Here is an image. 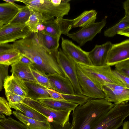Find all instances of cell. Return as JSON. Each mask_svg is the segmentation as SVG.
I'll use <instances>...</instances> for the list:
<instances>
[{
	"instance_id": "obj_24",
	"label": "cell",
	"mask_w": 129,
	"mask_h": 129,
	"mask_svg": "<svg viewBox=\"0 0 129 129\" xmlns=\"http://www.w3.org/2000/svg\"><path fill=\"white\" fill-rule=\"evenodd\" d=\"M20 9L9 3H0V22L3 25L9 23Z\"/></svg>"
},
{
	"instance_id": "obj_3",
	"label": "cell",
	"mask_w": 129,
	"mask_h": 129,
	"mask_svg": "<svg viewBox=\"0 0 129 129\" xmlns=\"http://www.w3.org/2000/svg\"><path fill=\"white\" fill-rule=\"evenodd\" d=\"M24 3L32 11L41 13L43 16V22L56 17L63 18L68 15L70 6L69 0L58 5L55 4L52 0H15Z\"/></svg>"
},
{
	"instance_id": "obj_17",
	"label": "cell",
	"mask_w": 129,
	"mask_h": 129,
	"mask_svg": "<svg viewBox=\"0 0 129 129\" xmlns=\"http://www.w3.org/2000/svg\"><path fill=\"white\" fill-rule=\"evenodd\" d=\"M36 34L39 42L43 47L55 58L60 37H53L43 32H39Z\"/></svg>"
},
{
	"instance_id": "obj_15",
	"label": "cell",
	"mask_w": 129,
	"mask_h": 129,
	"mask_svg": "<svg viewBox=\"0 0 129 129\" xmlns=\"http://www.w3.org/2000/svg\"><path fill=\"white\" fill-rule=\"evenodd\" d=\"M47 76L52 89L61 94H75L73 85L67 76L57 73L47 74Z\"/></svg>"
},
{
	"instance_id": "obj_11",
	"label": "cell",
	"mask_w": 129,
	"mask_h": 129,
	"mask_svg": "<svg viewBox=\"0 0 129 129\" xmlns=\"http://www.w3.org/2000/svg\"><path fill=\"white\" fill-rule=\"evenodd\" d=\"M76 66L78 81L82 94L91 99H105V94L101 89L81 71L77 64Z\"/></svg>"
},
{
	"instance_id": "obj_39",
	"label": "cell",
	"mask_w": 129,
	"mask_h": 129,
	"mask_svg": "<svg viewBox=\"0 0 129 129\" xmlns=\"http://www.w3.org/2000/svg\"><path fill=\"white\" fill-rule=\"evenodd\" d=\"M51 129H71V123L69 121L62 125L54 122H50Z\"/></svg>"
},
{
	"instance_id": "obj_37",
	"label": "cell",
	"mask_w": 129,
	"mask_h": 129,
	"mask_svg": "<svg viewBox=\"0 0 129 129\" xmlns=\"http://www.w3.org/2000/svg\"><path fill=\"white\" fill-rule=\"evenodd\" d=\"M114 74L123 84L125 86L129 88V77L119 73L115 70H112Z\"/></svg>"
},
{
	"instance_id": "obj_10",
	"label": "cell",
	"mask_w": 129,
	"mask_h": 129,
	"mask_svg": "<svg viewBox=\"0 0 129 129\" xmlns=\"http://www.w3.org/2000/svg\"><path fill=\"white\" fill-rule=\"evenodd\" d=\"M45 27L42 32L54 37H60L61 34L67 35L72 28L73 19L53 18L42 22Z\"/></svg>"
},
{
	"instance_id": "obj_18",
	"label": "cell",
	"mask_w": 129,
	"mask_h": 129,
	"mask_svg": "<svg viewBox=\"0 0 129 129\" xmlns=\"http://www.w3.org/2000/svg\"><path fill=\"white\" fill-rule=\"evenodd\" d=\"M11 66L10 72L15 77L23 81L38 83L32 74L30 65L22 63L18 61Z\"/></svg>"
},
{
	"instance_id": "obj_28",
	"label": "cell",
	"mask_w": 129,
	"mask_h": 129,
	"mask_svg": "<svg viewBox=\"0 0 129 129\" xmlns=\"http://www.w3.org/2000/svg\"><path fill=\"white\" fill-rule=\"evenodd\" d=\"M0 129H29L21 121L11 117L0 120Z\"/></svg>"
},
{
	"instance_id": "obj_32",
	"label": "cell",
	"mask_w": 129,
	"mask_h": 129,
	"mask_svg": "<svg viewBox=\"0 0 129 129\" xmlns=\"http://www.w3.org/2000/svg\"><path fill=\"white\" fill-rule=\"evenodd\" d=\"M62 96L68 101L79 105H82L86 103L90 98L83 94L68 95L61 94Z\"/></svg>"
},
{
	"instance_id": "obj_1",
	"label": "cell",
	"mask_w": 129,
	"mask_h": 129,
	"mask_svg": "<svg viewBox=\"0 0 129 129\" xmlns=\"http://www.w3.org/2000/svg\"><path fill=\"white\" fill-rule=\"evenodd\" d=\"M13 45L22 55L30 59L33 62L32 66L39 70L47 74L57 73L64 77L66 76L55 58L40 44L36 33H32L26 38L16 41Z\"/></svg>"
},
{
	"instance_id": "obj_23",
	"label": "cell",
	"mask_w": 129,
	"mask_h": 129,
	"mask_svg": "<svg viewBox=\"0 0 129 129\" xmlns=\"http://www.w3.org/2000/svg\"><path fill=\"white\" fill-rule=\"evenodd\" d=\"M97 14L96 11L93 10L84 11L73 19L72 28L83 27L95 22Z\"/></svg>"
},
{
	"instance_id": "obj_36",
	"label": "cell",
	"mask_w": 129,
	"mask_h": 129,
	"mask_svg": "<svg viewBox=\"0 0 129 129\" xmlns=\"http://www.w3.org/2000/svg\"><path fill=\"white\" fill-rule=\"evenodd\" d=\"M9 66L0 64V91L3 88L4 81L9 76Z\"/></svg>"
},
{
	"instance_id": "obj_41",
	"label": "cell",
	"mask_w": 129,
	"mask_h": 129,
	"mask_svg": "<svg viewBox=\"0 0 129 129\" xmlns=\"http://www.w3.org/2000/svg\"><path fill=\"white\" fill-rule=\"evenodd\" d=\"M15 48L13 44H0V53L13 50Z\"/></svg>"
},
{
	"instance_id": "obj_4",
	"label": "cell",
	"mask_w": 129,
	"mask_h": 129,
	"mask_svg": "<svg viewBox=\"0 0 129 129\" xmlns=\"http://www.w3.org/2000/svg\"><path fill=\"white\" fill-rule=\"evenodd\" d=\"M76 64L81 71L100 89L106 84L125 87L113 73L110 66L106 65L96 66Z\"/></svg>"
},
{
	"instance_id": "obj_47",
	"label": "cell",
	"mask_w": 129,
	"mask_h": 129,
	"mask_svg": "<svg viewBox=\"0 0 129 129\" xmlns=\"http://www.w3.org/2000/svg\"><path fill=\"white\" fill-rule=\"evenodd\" d=\"M6 118L3 113L0 111V120L4 119Z\"/></svg>"
},
{
	"instance_id": "obj_5",
	"label": "cell",
	"mask_w": 129,
	"mask_h": 129,
	"mask_svg": "<svg viewBox=\"0 0 129 129\" xmlns=\"http://www.w3.org/2000/svg\"><path fill=\"white\" fill-rule=\"evenodd\" d=\"M23 103L44 116L50 122H54L63 126L69 121L70 110H56L28 97L24 98Z\"/></svg>"
},
{
	"instance_id": "obj_19",
	"label": "cell",
	"mask_w": 129,
	"mask_h": 129,
	"mask_svg": "<svg viewBox=\"0 0 129 129\" xmlns=\"http://www.w3.org/2000/svg\"><path fill=\"white\" fill-rule=\"evenodd\" d=\"M13 115L29 129H51L50 122L41 121L28 118L19 111H13Z\"/></svg>"
},
{
	"instance_id": "obj_38",
	"label": "cell",
	"mask_w": 129,
	"mask_h": 129,
	"mask_svg": "<svg viewBox=\"0 0 129 129\" xmlns=\"http://www.w3.org/2000/svg\"><path fill=\"white\" fill-rule=\"evenodd\" d=\"M50 97L51 99L57 100H65L62 96L61 93L51 89L47 88Z\"/></svg>"
},
{
	"instance_id": "obj_29",
	"label": "cell",
	"mask_w": 129,
	"mask_h": 129,
	"mask_svg": "<svg viewBox=\"0 0 129 129\" xmlns=\"http://www.w3.org/2000/svg\"><path fill=\"white\" fill-rule=\"evenodd\" d=\"M31 11V14L25 24L32 33H36L37 26L39 23L43 22V16L40 13Z\"/></svg>"
},
{
	"instance_id": "obj_12",
	"label": "cell",
	"mask_w": 129,
	"mask_h": 129,
	"mask_svg": "<svg viewBox=\"0 0 129 129\" xmlns=\"http://www.w3.org/2000/svg\"><path fill=\"white\" fill-rule=\"evenodd\" d=\"M61 47L63 51L72 58L76 64L92 65L88 55V52L72 41L61 38Z\"/></svg>"
},
{
	"instance_id": "obj_43",
	"label": "cell",
	"mask_w": 129,
	"mask_h": 129,
	"mask_svg": "<svg viewBox=\"0 0 129 129\" xmlns=\"http://www.w3.org/2000/svg\"><path fill=\"white\" fill-rule=\"evenodd\" d=\"M117 34L128 37L129 36V26L126 27L120 31Z\"/></svg>"
},
{
	"instance_id": "obj_9",
	"label": "cell",
	"mask_w": 129,
	"mask_h": 129,
	"mask_svg": "<svg viewBox=\"0 0 129 129\" xmlns=\"http://www.w3.org/2000/svg\"><path fill=\"white\" fill-rule=\"evenodd\" d=\"M101 89L108 101L113 102L114 105L122 102H128L129 100V88L125 87L112 84H106Z\"/></svg>"
},
{
	"instance_id": "obj_44",
	"label": "cell",
	"mask_w": 129,
	"mask_h": 129,
	"mask_svg": "<svg viewBox=\"0 0 129 129\" xmlns=\"http://www.w3.org/2000/svg\"><path fill=\"white\" fill-rule=\"evenodd\" d=\"M45 28V26L42 22L39 23L36 28L37 33L43 31L44 30Z\"/></svg>"
},
{
	"instance_id": "obj_7",
	"label": "cell",
	"mask_w": 129,
	"mask_h": 129,
	"mask_svg": "<svg viewBox=\"0 0 129 129\" xmlns=\"http://www.w3.org/2000/svg\"><path fill=\"white\" fill-rule=\"evenodd\" d=\"M32 33L25 23L5 24L0 27V44L14 42L28 38Z\"/></svg>"
},
{
	"instance_id": "obj_22",
	"label": "cell",
	"mask_w": 129,
	"mask_h": 129,
	"mask_svg": "<svg viewBox=\"0 0 129 129\" xmlns=\"http://www.w3.org/2000/svg\"><path fill=\"white\" fill-rule=\"evenodd\" d=\"M9 105L11 108L20 111L28 118L41 121L47 120L46 118L42 114L23 103Z\"/></svg>"
},
{
	"instance_id": "obj_30",
	"label": "cell",
	"mask_w": 129,
	"mask_h": 129,
	"mask_svg": "<svg viewBox=\"0 0 129 129\" xmlns=\"http://www.w3.org/2000/svg\"><path fill=\"white\" fill-rule=\"evenodd\" d=\"M30 68L33 76L39 84L47 88L52 89L47 74L37 70L32 65L30 66Z\"/></svg>"
},
{
	"instance_id": "obj_26",
	"label": "cell",
	"mask_w": 129,
	"mask_h": 129,
	"mask_svg": "<svg viewBox=\"0 0 129 129\" xmlns=\"http://www.w3.org/2000/svg\"><path fill=\"white\" fill-rule=\"evenodd\" d=\"M21 55L19 51L16 48L0 53V64L11 66L19 60Z\"/></svg>"
},
{
	"instance_id": "obj_25",
	"label": "cell",
	"mask_w": 129,
	"mask_h": 129,
	"mask_svg": "<svg viewBox=\"0 0 129 129\" xmlns=\"http://www.w3.org/2000/svg\"><path fill=\"white\" fill-rule=\"evenodd\" d=\"M129 115V109L114 118L92 129H118L122 125L124 120Z\"/></svg>"
},
{
	"instance_id": "obj_20",
	"label": "cell",
	"mask_w": 129,
	"mask_h": 129,
	"mask_svg": "<svg viewBox=\"0 0 129 129\" xmlns=\"http://www.w3.org/2000/svg\"><path fill=\"white\" fill-rule=\"evenodd\" d=\"M37 100L47 106L60 110H70L73 111L79 105L66 100H55L50 97L38 99Z\"/></svg>"
},
{
	"instance_id": "obj_6",
	"label": "cell",
	"mask_w": 129,
	"mask_h": 129,
	"mask_svg": "<svg viewBox=\"0 0 129 129\" xmlns=\"http://www.w3.org/2000/svg\"><path fill=\"white\" fill-rule=\"evenodd\" d=\"M55 59L59 66L71 82L75 94H82L77 77L76 63L60 49L57 52Z\"/></svg>"
},
{
	"instance_id": "obj_14",
	"label": "cell",
	"mask_w": 129,
	"mask_h": 129,
	"mask_svg": "<svg viewBox=\"0 0 129 129\" xmlns=\"http://www.w3.org/2000/svg\"><path fill=\"white\" fill-rule=\"evenodd\" d=\"M112 44L108 41L101 45H96L88 55L92 65L101 66L106 65L108 53Z\"/></svg>"
},
{
	"instance_id": "obj_46",
	"label": "cell",
	"mask_w": 129,
	"mask_h": 129,
	"mask_svg": "<svg viewBox=\"0 0 129 129\" xmlns=\"http://www.w3.org/2000/svg\"><path fill=\"white\" fill-rule=\"evenodd\" d=\"M122 129H129V122L128 121H125L122 125Z\"/></svg>"
},
{
	"instance_id": "obj_21",
	"label": "cell",
	"mask_w": 129,
	"mask_h": 129,
	"mask_svg": "<svg viewBox=\"0 0 129 129\" xmlns=\"http://www.w3.org/2000/svg\"><path fill=\"white\" fill-rule=\"evenodd\" d=\"M24 82L29 90L27 97L36 100L38 99L50 97L47 88L46 87L38 83Z\"/></svg>"
},
{
	"instance_id": "obj_35",
	"label": "cell",
	"mask_w": 129,
	"mask_h": 129,
	"mask_svg": "<svg viewBox=\"0 0 129 129\" xmlns=\"http://www.w3.org/2000/svg\"><path fill=\"white\" fill-rule=\"evenodd\" d=\"M0 111L7 116L12 114L8 102L4 98L1 97H0Z\"/></svg>"
},
{
	"instance_id": "obj_31",
	"label": "cell",
	"mask_w": 129,
	"mask_h": 129,
	"mask_svg": "<svg viewBox=\"0 0 129 129\" xmlns=\"http://www.w3.org/2000/svg\"><path fill=\"white\" fill-rule=\"evenodd\" d=\"M129 26V22L122 20L113 26L106 29L104 32L105 36L113 37L123 29Z\"/></svg>"
},
{
	"instance_id": "obj_13",
	"label": "cell",
	"mask_w": 129,
	"mask_h": 129,
	"mask_svg": "<svg viewBox=\"0 0 129 129\" xmlns=\"http://www.w3.org/2000/svg\"><path fill=\"white\" fill-rule=\"evenodd\" d=\"M129 59V40L119 43L112 44L109 50L106 65H115L118 63Z\"/></svg>"
},
{
	"instance_id": "obj_27",
	"label": "cell",
	"mask_w": 129,
	"mask_h": 129,
	"mask_svg": "<svg viewBox=\"0 0 129 129\" xmlns=\"http://www.w3.org/2000/svg\"><path fill=\"white\" fill-rule=\"evenodd\" d=\"M31 11L27 6H23L9 23L11 24L25 23L31 14Z\"/></svg>"
},
{
	"instance_id": "obj_33",
	"label": "cell",
	"mask_w": 129,
	"mask_h": 129,
	"mask_svg": "<svg viewBox=\"0 0 129 129\" xmlns=\"http://www.w3.org/2000/svg\"><path fill=\"white\" fill-rule=\"evenodd\" d=\"M115 66V70L121 74L129 77V59L120 62Z\"/></svg>"
},
{
	"instance_id": "obj_40",
	"label": "cell",
	"mask_w": 129,
	"mask_h": 129,
	"mask_svg": "<svg viewBox=\"0 0 129 129\" xmlns=\"http://www.w3.org/2000/svg\"><path fill=\"white\" fill-rule=\"evenodd\" d=\"M123 7L125 10V15L121 19L129 22V0H127L123 3Z\"/></svg>"
},
{
	"instance_id": "obj_2",
	"label": "cell",
	"mask_w": 129,
	"mask_h": 129,
	"mask_svg": "<svg viewBox=\"0 0 129 129\" xmlns=\"http://www.w3.org/2000/svg\"><path fill=\"white\" fill-rule=\"evenodd\" d=\"M114 104L105 99H90L73 111L71 129H92L96 126Z\"/></svg>"
},
{
	"instance_id": "obj_16",
	"label": "cell",
	"mask_w": 129,
	"mask_h": 129,
	"mask_svg": "<svg viewBox=\"0 0 129 129\" xmlns=\"http://www.w3.org/2000/svg\"><path fill=\"white\" fill-rule=\"evenodd\" d=\"M3 87L5 91L11 92L23 97L27 96L29 91L24 81L12 74L6 79Z\"/></svg>"
},
{
	"instance_id": "obj_8",
	"label": "cell",
	"mask_w": 129,
	"mask_h": 129,
	"mask_svg": "<svg viewBox=\"0 0 129 129\" xmlns=\"http://www.w3.org/2000/svg\"><path fill=\"white\" fill-rule=\"evenodd\" d=\"M106 23V20L104 19L100 22H94L83 27L75 33H69L67 36L82 46L87 42L91 41L100 33Z\"/></svg>"
},
{
	"instance_id": "obj_34",
	"label": "cell",
	"mask_w": 129,
	"mask_h": 129,
	"mask_svg": "<svg viewBox=\"0 0 129 129\" xmlns=\"http://www.w3.org/2000/svg\"><path fill=\"white\" fill-rule=\"evenodd\" d=\"M5 93L9 104L22 103L24 98L10 91H5Z\"/></svg>"
},
{
	"instance_id": "obj_45",
	"label": "cell",
	"mask_w": 129,
	"mask_h": 129,
	"mask_svg": "<svg viewBox=\"0 0 129 129\" xmlns=\"http://www.w3.org/2000/svg\"><path fill=\"white\" fill-rule=\"evenodd\" d=\"M3 1H5L7 3L12 4L19 9H20L23 7L22 6H20L16 4L15 2H16L15 0H4Z\"/></svg>"
},
{
	"instance_id": "obj_42",
	"label": "cell",
	"mask_w": 129,
	"mask_h": 129,
	"mask_svg": "<svg viewBox=\"0 0 129 129\" xmlns=\"http://www.w3.org/2000/svg\"><path fill=\"white\" fill-rule=\"evenodd\" d=\"M19 61L22 63L29 65H32L33 64V62L30 59L22 54Z\"/></svg>"
}]
</instances>
